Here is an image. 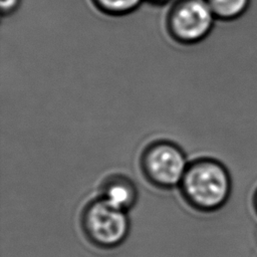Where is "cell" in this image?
<instances>
[{
	"label": "cell",
	"instance_id": "277c9868",
	"mask_svg": "<svg viewBox=\"0 0 257 257\" xmlns=\"http://www.w3.org/2000/svg\"><path fill=\"white\" fill-rule=\"evenodd\" d=\"M216 20L207 0H180L168 14L167 30L181 44H197L208 39Z\"/></svg>",
	"mask_w": 257,
	"mask_h": 257
},
{
	"label": "cell",
	"instance_id": "5b68a950",
	"mask_svg": "<svg viewBox=\"0 0 257 257\" xmlns=\"http://www.w3.org/2000/svg\"><path fill=\"white\" fill-rule=\"evenodd\" d=\"M101 197L114 207L127 212L138 200V189L127 177L111 175L102 184Z\"/></svg>",
	"mask_w": 257,
	"mask_h": 257
},
{
	"label": "cell",
	"instance_id": "3957f363",
	"mask_svg": "<svg viewBox=\"0 0 257 257\" xmlns=\"http://www.w3.org/2000/svg\"><path fill=\"white\" fill-rule=\"evenodd\" d=\"M141 169L145 178L162 189L179 187L189 166L183 150L170 141H156L143 151Z\"/></svg>",
	"mask_w": 257,
	"mask_h": 257
},
{
	"label": "cell",
	"instance_id": "6da1fadb",
	"mask_svg": "<svg viewBox=\"0 0 257 257\" xmlns=\"http://www.w3.org/2000/svg\"><path fill=\"white\" fill-rule=\"evenodd\" d=\"M179 188L190 206L205 213L224 208L232 194V182L227 168L209 156L189 163Z\"/></svg>",
	"mask_w": 257,
	"mask_h": 257
},
{
	"label": "cell",
	"instance_id": "7a4b0ae2",
	"mask_svg": "<svg viewBox=\"0 0 257 257\" xmlns=\"http://www.w3.org/2000/svg\"><path fill=\"white\" fill-rule=\"evenodd\" d=\"M81 222L88 240L105 249L120 245L130 230L126 211L114 207L101 196L84 208Z\"/></svg>",
	"mask_w": 257,
	"mask_h": 257
},
{
	"label": "cell",
	"instance_id": "9c48e42d",
	"mask_svg": "<svg viewBox=\"0 0 257 257\" xmlns=\"http://www.w3.org/2000/svg\"><path fill=\"white\" fill-rule=\"evenodd\" d=\"M253 208H254V212H255V216L257 217V194L254 198V203H253Z\"/></svg>",
	"mask_w": 257,
	"mask_h": 257
},
{
	"label": "cell",
	"instance_id": "ba28073f",
	"mask_svg": "<svg viewBox=\"0 0 257 257\" xmlns=\"http://www.w3.org/2000/svg\"><path fill=\"white\" fill-rule=\"evenodd\" d=\"M20 0H0L1 14L3 16L12 14L19 6Z\"/></svg>",
	"mask_w": 257,
	"mask_h": 257
},
{
	"label": "cell",
	"instance_id": "30bf717a",
	"mask_svg": "<svg viewBox=\"0 0 257 257\" xmlns=\"http://www.w3.org/2000/svg\"><path fill=\"white\" fill-rule=\"evenodd\" d=\"M150 1H152L154 3H165V2H167L169 0H150Z\"/></svg>",
	"mask_w": 257,
	"mask_h": 257
},
{
	"label": "cell",
	"instance_id": "8992f818",
	"mask_svg": "<svg viewBox=\"0 0 257 257\" xmlns=\"http://www.w3.org/2000/svg\"><path fill=\"white\" fill-rule=\"evenodd\" d=\"M214 15L220 20H232L242 15L250 0H207Z\"/></svg>",
	"mask_w": 257,
	"mask_h": 257
},
{
	"label": "cell",
	"instance_id": "52a82bcc",
	"mask_svg": "<svg viewBox=\"0 0 257 257\" xmlns=\"http://www.w3.org/2000/svg\"><path fill=\"white\" fill-rule=\"evenodd\" d=\"M95 6L103 13L120 16L136 10L142 0H92Z\"/></svg>",
	"mask_w": 257,
	"mask_h": 257
}]
</instances>
